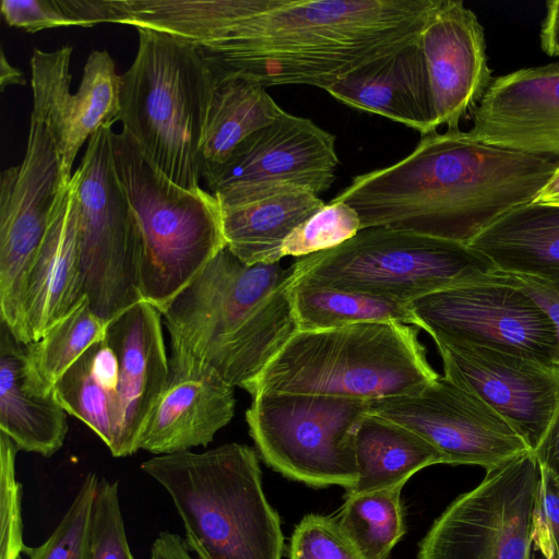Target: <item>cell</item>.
Wrapping results in <instances>:
<instances>
[{
	"mask_svg": "<svg viewBox=\"0 0 559 559\" xmlns=\"http://www.w3.org/2000/svg\"><path fill=\"white\" fill-rule=\"evenodd\" d=\"M558 164L484 143L468 131L421 135L400 162L354 177L334 201L361 229L384 227L468 245L513 207L531 202Z\"/></svg>",
	"mask_w": 559,
	"mask_h": 559,
	"instance_id": "obj_1",
	"label": "cell"
},
{
	"mask_svg": "<svg viewBox=\"0 0 559 559\" xmlns=\"http://www.w3.org/2000/svg\"><path fill=\"white\" fill-rule=\"evenodd\" d=\"M439 0H274L197 46L215 73L264 87L326 91L357 68L419 39Z\"/></svg>",
	"mask_w": 559,
	"mask_h": 559,
	"instance_id": "obj_2",
	"label": "cell"
},
{
	"mask_svg": "<svg viewBox=\"0 0 559 559\" xmlns=\"http://www.w3.org/2000/svg\"><path fill=\"white\" fill-rule=\"evenodd\" d=\"M294 270L247 265L227 248L162 312L176 349L246 389L298 331Z\"/></svg>",
	"mask_w": 559,
	"mask_h": 559,
	"instance_id": "obj_3",
	"label": "cell"
},
{
	"mask_svg": "<svg viewBox=\"0 0 559 559\" xmlns=\"http://www.w3.org/2000/svg\"><path fill=\"white\" fill-rule=\"evenodd\" d=\"M141 469L169 495L199 559H282L281 520L252 448L231 442L154 455Z\"/></svg>",
	"mask_w": 559,
	"mask_h": 559,
	"instance_id": "obj_4",
	"label": "cell"
},
{
	"mask_svg": "<svg viewBox=\"0 0 559 559\" xmlns=\"http://www.w3.org/2000/svg\"><path fill=\"white\" fill-rule=\"evenodd\" d=\"M417 335L399 322L297 331L245 390L365 402L417 394L439 377Z\"/></svg>",
	"mask_w": 559,
	"mask_h": 559,
	"instance_id": "obj_5",
	"label": "cell"
},
{
	"mask_svg": "<svg viewBox=\"0 0 559 559\" xmlns=\"http://www.w3.org/2000/svg\"><path fill=\"white\" fill-rule=\"evenodd\" d=\"M136 32V55L121 75L118 121L170 181L200 189L216 74L194 44L150 28Z\"/></svg>",
	"mask_w": 559,
	"mask_h": 559,
	"instance_id": "obj_6",
	"label": "cell"
},
{
	"mask_svg": "<svg viewBox=\"0 0 559 559\" xmlns=\"http://www.w3.org/2000/svg\"><path fill=\"white\" fill-rule=\"evenodd\" d=\"M110 141L116 174L140 229L138 292L162 313L226 248L221 206L209 191L170 181L128 132L112 131Z\"/></svg>",
	"mask_w": 559,
	"mask_h": 559,
	"instance_id": "obj_7",
	"label": "cell"
},
{
	"mask_svg": "<svg viewBox=\"0 0 559 559\" xmlns=\"http://www.w3.org/2000/svg\"><path fill=\"white\" fill-rule=\"evenodd\" d=\"M292 266L294 280L405 302L498 272L466 243L384 227L360 229Z\"/></svg>",
	"mask_w": 559,
	"mask_h": 559,
	"instance_id": "obj_8",
	"label": "cell"
},
{
	"mask_svg": "<svg viewBox=\"0 0 559 559\" xmlns=\"http://www.w3.org/2000/svg\"><path fill=\"white\" fill-rule=\"evenodd\" d=\"M251 397L246 421L270 467L312 487L355 485L354 431L369 402L287 393Z\"/></svg>",
	"mask_w": 559,
	"mask_h": 559,
	"instance_id": "obj_9",
	"label": "cell"
},
{
	"mask_svg": "<svg viewBox=\"0 0 559 559\" xmlns=\"http://www.w3.org/2000/svg\"><path fill=\"white\" fill-rule=\"evenodd\" d=\"M111 127L100 128L88 140L72 176L82 294L107 323L141 300L136 286L140 229L116 174Z\"/></svg>",
	"mask_w": 559,
	"mask_h": 559,
	"instance_id": "obj_10",
	"label": "cell"
},
{
	"mask_svg": "<svg viewBox=\"0 0 559 559\" xmlns=\"http://www.w3.org/2000/svg\"><path fill=\"white\" fill-rule=\"evenodd\" d=\"M539 476L533 451L487 471L435 520L417 559H540L533 540Z\"/></svg>",
	"mask_w": 559,
	"mask_h": 559,
	"instance_id": "obj_11",
	"label": "cell"
},
{
	"mask_svg": "<svg viewBox=\"0 0 559 559\" xmlns=\"http://www.w3.org/2000/svg\"><path fill=\"white\" fill-rule=\"evenodd\" d=\"M420 328L448 343L479 346L557 366L558 341L546 312L496 272L409 302Z\"/></svg>",
	"mask_w": 559,
	"mask_h": 559,
	"instance_id": "obj_12",
	"label": "cell"
},
{
	"mask_svg": "<svg viewBox=\"0 0 559 559\" xmlns=\"http://www.w3.org/2000/svg\"><path fill=\"white\" fill-rule=\"evenodd\" d=\"M64 187L55 141L47 127L31 115L23 160L0 176L1 322L25 345L32 343L25 314L29 274Z\"/></svg>",
	"mask_w": 559,
	"mask_h": 559,
	"instance_id": "obj_13",
	"label": "cell"
},
{
	"mask_svg": "<svg viewBox=\"0 0 559 559\" xmlns=\"http://www.w3.org/2000/svg\"><path fill=\"white\" fill-rule=\"evenodd\" d=\"M369 411L419 435L444 464L487 472L532 451L511 423L444 374L417 394L369 402Z\"/></svg>",
	"mask_w": 559,
	"mask_h": 559,
	"instance_id": "obj_14",
	"label": "cell"
},
{
	"mask_svg": "<svg viewBox=\"0 0 559 559\" xmlns=\"http://www.w3.org/2000/svg\"><path fill=\"white\" fill-rule=\"evenodd\" d=\"M72 47L52 51L35 48L31 58L32 116L48 129L57 146L63 183L83 144L103 127L118 121L121 75L107 50H93L85 62L79 90L70 92Z\"/></svg>",
	"mask_w": 559,
	"mask_h": 559,
	"instance_id": "obj_15",
	"label": "cell"
},
{
	"mask_svg": "<svg viewBox=\"0 0 559 559\" xmlns=\"http://www.w3.org/2000/svg\"><path fill=\"white\" fill-rule=\"evenodd\" d=\"M335 136L312 120L283 111L246 138L203 179L209 192H226L263 183H289L320 195L335 178L340 159Z\"/></svg>",
	"mask_w": 559,
	"mask_h": 559,
	"instance_id": "obj_16",
	"label": "cell"
},
{
	"mask_svg": "<svg viewBox=\"0 0 559 559\" xmlns=\"http://www.w3.org/2000/svg\"><path fill=\"white\" fill-rule=\"evenodd\" d=\"M433 341L444 376L511 423L533 451L559 404V368L506 352Z\"/></svg>",
	"mask_w": 559,
	"mask_h": 559,
	"instance_id": "obj_17",
	"label": "cell"
},
{
	"mask_svg": "<svg viewBox=\"0 0 559 559\" xmlns=\"http://www.w3.org/2000/svg\"><path fill=\"white\" fill-rule=\"evenodd\" d=\"M436 127L457 130L492 81L484 27L461 0H439L420 36Z\"/></svg>",
	"mask_w": 559,
	"mask_h": 559,
	"instance_id": "obj_18",
	"label": "cell"
},
{
	"mask_svg": "<svg viewBox=\"0 0 559 559\" xmlns=\"http://www.w3.org/2000/svg\"><path fill=\"white\" fill-rule=\"evenodd\" d=\"M162 313L140 300L107 324L105 340L118 361L115 457L138 452L141 435L169 376Z\"/></svg>",
	"mask_w": 559,
	"mask_h": 559,
	"instance_id": "obj_19",
	"label": "cell"
},
{
	"mask_svg": "<svg viewBox=\"0 0 559 559\" xmlns=\"http://www.w3.org/2000/svg\"><path fill=\"white\" fill-rule=\"evenodd\" d=\"M471 114L468 132L484 143L559 157V63L493 78Z\"/></svg>",
	"mask_w": 559,
	"mask_h": 559,
	"instance_id": "obj_20",
	"label": "cell"
},
{
	"mask_svg": "<svg viewBox=\"0 0 559 559\" xmlns=\"http://www.w3.org/2000/svg\"><path fill=\"white\" fill-rule=\"evenodd\" d=\"M235 406L234 386L214 368L170 349L168 381L139 449L164 455L206 447L233 419Z\"/></svg>",
	"mask_w": 559,
	"mask_h": 559,
	"instance_id": "obj_21",
	"label": "cell"
},
{
	"mask_svg": "<svg viewBox=\"0 0 559 559\" xmlns=\"http://www.w3.org/2000/svg\"><path fill=\"white\" fill-rule=\"evenodd\" d=\"M215 199L226 248L247 265L280 262L288 235L325 205L318 194L289 183L243 187Z\"/></svg>",
	"mask_w": 559,
	"mask_h": 559,
	"instance_id": "obj_22",
	"label": "cell"
},
{
	"mask_svg": "<svg viewBox=\"0 0 559 559\" xmlns=\"http://www.w3.org/2000/svg\"><path fill=\"white\" fill-rule=\"evenodd\" d=\"M348 107L418 131H437L419 39L352 71L326 91Z\"/></svg>",
	"mask_w": 559,
	"mask_h": 559,
	"instance_id": "obj_23",
	"label": "cell"
},
{
	"mask_svg": "<svg viewBox=\"0 0 559 559\" xmlns=\"http://www.w3.org/2000/svg\"><path fill=\"white\" fill-rule=\"evenodd\" d=\"M82 297L76 191L72 178L58 193L29 274L25 314L32 343L41 338Z\"/></svg>",
	"mask_w": 559,
	"mask_h": 559,
	"instance_id": "obj_24",
	"label": "cell"
},
{
	"mask_svg": "<svg viewBox=\"0 0 559 559\" xmlns=\"http://www.w3.org/2000/svg\"><path fill=\"white\" fill-rule=\"evenodd\" d=\"M67 414L32 369L26 345L1 322L0 432L19 450L50 457L63 445Z\"/></svg>",
	"mask_w": 559,
	"mask_h": 559,
	"instance_id": "obj_25",
	"label": "cell"
},
{
	"mask_svg": "<svg viewBox=\"0 0 559 559\" xmlns=\"http://www.w3.org/2000/svg\"><path fill=\"white\" fill-rule=\"evenodd\" d=\"M503 274L559 278V206L527 202L500 216L468 243Z\"/></svg>",
	"mask_w": 559,
	"mask_h": 559,
	"instance_id": "obj_26",
	"label": "cell"
},
{
	"mask_svg": "<svg viewBox=\"0 0 559 559\" xmlns=\"http://www.w3.org/2000/svg\"><path fill=\"white\" fill-rule=\"evenodd\" d=\"M358 478L347 493L401 487L418 471L444 464L440 452L411 429L368 412L354 431Z\"/></svg>",
	"mask_w": 559,
	"mask_h": 559,
	"instance_id": "obj_27",
	"label": "cell"
},
{
	"mask_svg": "<svg viewBox=\"0 0 559 559\" xmlns=\"http://www.w3.org/2000/svg\"><path fill=\"white\" fill-rule=\"evenodd\" d=\"M215 74L200 151L202 179L222 165L246 138L284 111L257 81L237 73Z\"/></svg>",
	"mask_w": 559,
	"mask_h": 559,
	"instance_id": "obj_28",
	"label": "cell"
},
{
	"mask_svg": "<svg viewBox=\"0 0 559 559\" xmlns=\"http://www.w3.org/2000/svg\"><path fill=\"white\" fill-rule=\"evenodd\" d=\"M274 0H126V25L150 28L202 46Z\"/></svg>",
	"mask_w": 559,
	"mask_h": 559,
	"instance_id": "obj_29",
	"label": "cell"
},
{
	"mask_svg": "<svg viewBox=\"0 0 559 559\" xmlns=\"http://www.w3.org/2000/svg\"><path fill=\"white\" fill-rule=\"evenodd\" d=\"M117 385V357L104 338L86 350L53 386L63 409L90 427L108 449L114 443Z\"/></svg>",
	"mask_w": 559,
	"mask_h": 559,
	"instance_id": "obj_30",
	"label": "cell"
},
{
	"mask_svg": "<svg viewBox=\"0 0 559 559\" xmlns=\"http://www.w3.org/2000/svg\"><path fill=\"white\" fill-rule=\"evenodd\" d=\"M292 302L298 331L326 330L359 322H399L420 328L409 302L304 280H294Z\"/></svg>",
	"mask_w": 559,
	"mask_h": 559,
	"instance_id": "obj_31",
	"label": "cell"
},
{
	"mask_svg": "<svg viewBox=\"0 0 559 559\" xmlns=\"http://www.w3.org/2000/svg\"><path fill=\"white\" fill-rule=\"evenodd\" d=\"M107 324L84 295L41 338L26 345L29 365L48 391H53L56 382L86 350L105 338Z\"/></svg>",
	"mask_w": 559,
	"mask_h": 559,
	"instance_id": "obj_32",
	"label": "cell"
},
{
	"mask_svg": "<svg viewBox=\"0 0 559 559\" xmlns=\"http://www.w3.org/2000/svg\"><path fill=\"white\" fill-rule=\"evenodd\" d=\"M401 490L345 493L338 523L366 559H388L404 535Z\"/></svg>",
	"mask_w": 559,
	"mask_h": 559,
	"instance_id": "obj_33",
	"label": "cell"
},
{
	"mask_svg": "<svg viewBox=\"0 0 559 559\" xmlns=\"http://www.w3.org/2000/svg\"><path fill=\"white\" fill-rule=\"evenodd\" d=\"M360 229L357 211L345 202L331 200L288 235L282 247L283 258L297 259L333 249Z\"/></svg>",
	"mask_w": 559,
	"mask_h": 559,
	"instance_id": "obj_34",
	"label": "cell"
},
{
	"mask_svg": "<svg viewBox=\"0 0 559 559\" xmlns=\"http://www.w3.org/2000/svg\"><path fill=\"white\" fill-rule=\"evenodd\" d=\"M98 476L88 473L51 535L39 546H26L27 559H88L91 513Z\"/></svg>",
	"mask_w": 559,
	"mask_h": 559,
	"instance_id": "obj_35",
	"label": "cell"
},
{
	"mask_svg": "<svg viewBox=\"0 0 559 559\" xmlns=\"http://www.w3.org/2000/svg\"><path fill=\"white\" fill-rule=\"evenodd\" d=\"M88 559H135L128 543L116 480L98 479L91 513Z\"/></svg>",
	"mask_w": 559,
	"mask_h": 559,
	"instance_id": "obj_36",
	"label": "cell"
},
{
	"mask_svg": "<svg viewBox=\"0 0 559 559\" xmlns=\"http://www.w3.org/2000/svg\"><path fill=\"white\" fill-rule=\"evenodd\" d=\"M19 449L0 432V559H22L23 539L22 486L16 478Z\"/></svg>",
	"mask_w": 559,
	"mask_h": 559,
	"instance_id": "obj_37",
	"label": "cell"
},
{
	"mask_svg": "<svg viewBox=\"0 0 559 559\" xmlns=\"http://www.w3.org/2000/svg\"><path fill=\"white\" fill-rule=\"evenodd\" d=\"M289 559H366L338 521L307 514L296 525L288 545Z\"/></svg>",
	"mask_w": 559,
	"mask_h": 559,
	"instance_id": "obj_38",
	"label": "cell"
},
{
	"mask_svg": "<svg viewBox=\"0 0 559 559\" xmlns=\"http://www.w3.org/2000/svg\"><path fill=\"white\" fill-rule=\"evenodd\" d=\"M533 540L540 559H559V485L542 467L533 516Z\"/></svg>",
	"mask_w": 559,
	"mask_h": 559,
	"instance_id": "obj_39",
	"label": "cell"
},
{
	"mask_svg": "<svg viewBox=\"0 0 559 559\" xmlns=\"http://www.w3.org/2000/svg\"><path fill=\"white\" fill-rule=\"evenodd\" d=\"M0 10L9 26L28 33L76 26L62 10L59 0H3Z\"/></svg>",
	"mask_w": 559,
	"mask_h": 559,
	"instance_id": "obj_40",
	"label": "cell"
},
{
	"mask_svg": "<svg viewBox=\"0 0 559 559\" xmlns=\"http://www.w3.org/2000/svg\"><path fill=\"white\" fill-rule=\"evenodd\" d=\"M59 4L78 27L123 24L127 15L126 0H59Z\"/></svg>",
	"mask_w": 559,
	"mask_h": 559,
	"instance_id": "obj_41",
	"label": "cell"
},
{
	"mask_svg": "<svg viewBox=\"0 0 559 559\" xmlns=\"http://www.w3.org/2000/svg\"><path fill=\"white\" fill-rule=\"evenodd\" d=\"M507 275L546 312L554 323L558 341L557 367L559 368V278L543 280L531 276Z\"/></svg>",
	"mask_w": 559,
	"mask_h": 559,
	"instance_id": "obj_42",
	"label": "cell"
},
{
	"mask_svg": "<svg viewBox=\"0 0 559 559\" xmlns=\"http://www.w3.org/2000/svg\"><path fill=\"white\" fill-rule=\"evenodd\" d=\"M533 453L539 464L559 485V404L551 421Z\"/></svg>",
	"mask_w": 559,
	"mask_h": 559,
	"instance_id": "obj_43",
	"label": "cell"
},
{
	"mask_svg": "<svg viewBox=\"0 0 559 559\" xmlns=\"http://www.w3.org/2000/svg\"><path fill=\"white\" fill-rule=\"evenodd\" d=\"M190 551L181 536L164 531L153 542L150 559H199L193 557Z\"/></svg>",
	"mask_w": 559,
	"mask_h": 559,
	"instance_id": "obj_44",
	"label": "cell"
},
{
	"mask_svg": "<svg viewBox=\"0 0 559 559\" xmlns=\"http://www.w3.org/2000/svg\"><path fill=\"white\" fill-rule=\"evenodd\" d=\"M540 46L546 55L559 57V0L547 1L540 28Z\"/></svg>",
	"mask_w": 559,
	"mask_h": 559,
	"instance_id": "obj_45",
	"label": "cell"
},
{
	"mask_svg": "<svg viewBox=\"0 0 559 559\" xmlns=\"http://www.w3.org/2000/svg\"><path fill=\"white\" fill-rule=\"evenodd\" d=\"M532 202L544 205L559 206V164L545 186L537 192Z\"/></svg>",
	"mask_w": 559,
	"mask_h": 559,
	"instance_id": "obj_46",
	"label": "cell"
},
{
	"mask_svg": "<svg viewBox=\"0 0 559 559\" xmlns=\"http://www.w3.org/2000/svg\"><path fill=\"white\" fill-rule=\"evenodd\" d=\"M0 81L1 88L4 90L8 85H24L25 80L23 73L20 69L12 66L5 58V53L3 49H1V59H0Z\"/></svg>",
	"mask_w": 559,
	"mask_h": 559,
	"instance_id": "obj_47",
	"label": "cell"
}]
</instances>
